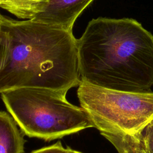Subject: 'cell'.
I'll list each match as a JSON object with an SVG mask.
<instances>
[{
  "label": "cell",
  "instance_id": "9c48e42d",
  "mask_svg": "<svg viewBox=\"0 0 153 153\" xmlns=\"http://www.w3.org/2000/svg\"><path fill=\"white\" fill-rule=\"evenodd\" d=\"M11 59V41L7 30L0 24V72L8 65Z\"/></svg>",
  "mask_w": 153,
  "mask_h": 153
},
{
  "label": "cell",
  "instance_id": "6da1fadb",
  "mask_svg": "<svg viewBox=\"0 0 153 153\" xmlns=\"http://www.w3.org/2000/svg\"><path fill=\"white\" fill-rule=\"evenodd\" d=\"M81 81L129 92L153 85V35L131 18L90 20L77 39Z\"/></svg>",
  "mask_w": 153,
  "mask_h": 153
},
{
  "label": "cell",
  "instance_id": "8992f818",
  "mask_svg": "<svg viewBox=\"0 0 153 153\" xmlns=\"http://www.w3.org/2000/svg\"><path fill=\"white\" fill-rule=\"evenodd\" d=\"M24 134L11 115L0 111V153H25Z\"/></svg>",
  "mask_w": 153,
  "mask_h": 153
},
{
  "label": "cell",
  "instance_id": "5b68a950",
  "mask_svg": "<svg viewBox=\"0 0 153 153\" xmlns=\"http://www.w3.org/2000/svg\"><path fill=\"white\" fill-rule=\"evenodd\" d=\"M94 0H51L44 11L32 19L72 31L76 19Z\"/></svg>",
  "mask_w": 153,
  "mask_h": 153
},
{
  "label": "cell",
  "instance_id": "52a82bcc",
  "mask_svg": "<svg viewBox=\"0 0 153 153\" xmlns=\"http://www.w3.org/2000/svg\"><path fill=\"white\" fill-rule=\"evenodd\" d=\"M51 0H5L1 7L19 19L32 20L45 10Z\"/></svg>",
  "mask_w": 153,
  "mask_h": 153
},
{
  "label": "cell",
  "instance_id": "7c38bea8",
  "mask_svg": "<svg viewBox=\"0 0 153 153\" xmlns=\"http://www.w3.org/2000/svg\"><path fill=\"white\" fill-rule=\"evenodd\" d=\"M66 149H67V153H82L81 152L72 149L71 148H70L69 146L66 147Z\"/></svg>",
  "mask_w": 153,
  "mask_h": 153
},
{
  "label": "cell",
  "instance_id": "4fadbf2b",
  "mask_svg": "<svg viewBox=\"0 0 153 153\" xmlns=\"http://www.w3.org/2000/svg\"><path fill=\"white\" fill-rule=\"evenodd\" d=\"M4 18V16H2V15L1 14V13H0V24H1V23H2V21H3Z\"/></svg>",
  "mask_w": 153,
  "mask_h": 153
},
{
  "label": "cell",
  "instance_id": "ba28073f",
  "mask_svg": "<svg viewBox=\"0 0 153 153\" xmlns=\"http://www.w3.org/2000/svg\"><path fill=\"white\" fill-rule=\"evenodd\" d=\"M141 134H103L102 136L115 147L118 153H149L143 145Z\"/></svg>",
  "mask_w": 153,
  "mask_h": 153
},
{
  "label": "cell",
  "instance_id": "3957f363",
  "mask_svg": "<svg viewBox=\"0 0 153 153\" xmlns=\"http://www.w3.org/2000/svg\"><path fill=\"white\" fill-rule=\"evenodd\" d=\"M66 93L47 88H20L2 92L1 99L24 135L47 142L75 134L93 124Z\"/></svg>",
  "mask_w": 153,
  "mask_h": 153
},
{
  "label": "cell",
  "instance_id": "8fae6325",
  "mask_svg": "<svg viewBox=\"0 0 153 153\" xmlns=\"http://www.w3.org/2000/svg\"><path fill=\"white\" fill-rule=\"evenodd\" d=\"M30 153H67V149L59 140L53 145L34 150Z\"/></svg>",
  "mask_w": 153,
  "mask_h": 153
},
{
  "label": "cell",
  "instance_id": "30bf717a",
  "mask_svg": "<svg viewBox=\"0 0 153 153\" xmlns=\"http://www.w3.org/2000/svg\"><path fill=\"white\" fill-rule=\"evenodd\" d=\"M141 137L146 150L149 153H153V121L142 131Z\"/></svg>",
  "mask_w": 153,
  "mask_h": 153
},
{
  "label": "cell",
  "instance_id": "277c9868",
  "mask_svg": "<svg viewBox=\"0 0 153 153\" xmlns=\"http://www.w3.org/2000/svg\"><path fill=\"white\" fill-rule=\"evenodd\" d=\"M80 106L100 134L140 135L153 121V92H129L106 88L81 81Z\"/></svg>",
  "mask_w": 153,
  "mask_h": 153
},
{
  "label": "cell",
  "instance_id": "7a4b0ae2",
  "mask_svg": "<svg viewBox=\"0 0 153 153\" xmlns=\"http://www.w3.org/2000/svg\"><path fill=\"white\" fill-rule=\"evenodd\" d=\"M11 41V59L0 72V94L20 88L67 93L81 81L77 39L72 31L32 20L4 17Z\"/></svg>",
  "mask_w": 153,
  "mask_h": 153
},
{
  "label": "cell",
  "instance_id": "5bb4252c",
  "mask_svg": "<svg viewBox=\"0 0 153 153\" xmlns=\"http://www.w3.org/2000/svg\"><path fill=\"white\" fill-rule=\"evenodd\" d=\"M5 0H0V8H1V7L3 5V4H4Z\"/></svg>",
  "mask_w": 153,
  "mask_h": 153
}]
</instances>
